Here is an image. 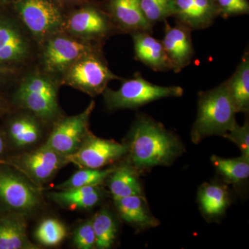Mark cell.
Wrapping results in <instances>:
<instances>
[{"instance_id": "obj_21", "label": "cell", "mask_w": 249, "mask_h": 249, "mask_svg": "<svg viewBox=\"0 0 249 249\" xmlns=\"http://www.w3.org/2000/svg\"><path fill=\"white\" fill-rule=\"evenodd\" d=\"M97 186H85L60 190L51 195L55 202L71 210L91 209L101 200L102 193Z\"/></svg>"}, {"instance_id": "obj_34", "label": "cell", "mask_w": 249, "mask_h": 249, "mask_svg": "<svg viewBox=\"0 0 249 249\" xmlns=\"http://www.w3.org/2000/svg\"><path fill=\"white\" fill-rule=\"evenodd\" d=\"M4 150V142L3 137H1V134H0V155L3 153Z\"/></svg>"}, {"instance_id": "obj_23", "label": "cell", "mask_w": 249, "mask_h": 249, "mask_svg": "<svg viewBox=\"0 0 249 249\" xmlns=\"http://www.w3.org/2000/svg\"><path fill=\"white\" fill-rule=\"evenodd\" d=\"M201 211L207 217L217 218L225 212L229 205V195L225 187L205 183L199 191Z\"/></svg>"}, {"instance_id": "obj_19", "label": "cell", "mask_w": 249, "mask_h": 249, "mask_svg": "<svg viewBox=\"0 0 249 249\" xmlns=\"http://www.w3.org/2000/svg\"><path fill=\"white\" fill-rule=\"evenodd\" d=\"M27 237V222L22 214L8 213L0 217V249H34Z\"/></svg>"}, {"instance_id": "obj_14", "label": "cell", "mask_w": 249, "mask_h": 249, "mask_svg": "<svg viewBox=\"0 0 249 249\" xmlns=\"http://www.w3.org/2000/svg\"><path fill=\"white\" fill-rule=\"evenodd\" d=\"M67 25L72 34L91 39L102 38L111 29L109 16L91 5L73 13Z\"/></svg>"}, {"instance_id": "obj_33", "label": "cell", "mask_w": 249, "mask_h": 249, "mask_svg": "<svg viewBox=\"0 0 249 249\" xmlns=\"http://www.w3.org/2000/svg\"><path fill=\"white\" fill-rule=\"evenodd\" d=\"M9 72V69L5 67H0V81L2 79L5 75L7 74Z\"/></svg>"}, {"instance_id": "obj_25", "label": "cell", "mask_w": 249, "mask_h": 249, "mask_svg": "<svg viewBox=\"0 0 249 249\" xmlns=\"http://www.w3.org/2000/svg\"><path fill=\"white\" fill-rule=\"evenodd\" d=\"M91 224L96 236V248H110L117 232L115 221L110 213L106 209L101 210L91 219Z\"/></svg>"}, {"instance_id": "obj_1", "label": "cell", "mask_w": 249, "mask_h": 249, "mask_svg": "<svg viewBox=\"0 0 249 249\" xmlns=\"http://www.w3.org/2000/svg\"><path fill=\"white\" fill-rule=\"evenodd\" d=\"M129 140V165L139 173L159 165L168 166L186 151L178 137L145 114L136 119Z\"/></svg>"}, {"instance_id": "obj_29", "label": "cell", "mask_w": 249, "mask_h": 249, "mask_svg": "<svg viewBox=\"0 0 249 249\" xmlns=\"http://www.w3.org/2000/svg\"><path fill=\"white\" fill-rule=\"evenodd\" d=\"M140 6L142 14L152 24L175 14L174 0H140Z\"/></svg>"}, {"instance_id": "obj_6", "label": "cell", "mask_w": 249, "mask_h": 249, "mask_svg": "<svg viewBox=\"0 0 249 249\" xmlns=\"http://www.w3.org/2000/svg\"><path fill=\"white\" fill-rule=\"evenodd\" d=\"M16 98L23 107L43 119H51L58 111L55 85L45 77H29L21 84Z\"/></svg>"}, {"instance_id": "obj_30", "label": "cell", "mask_w": 249, "mask_h": 249, "mask_svg": "<svg viewBox=\"0 0 249 249\" xmlns=\"http://www.w3.org/2000/svg\"><path fill=\"white\" fill-rule=\"evenodd\" d=\"M223 137L231 141L237 145L242 152V157L249 160V124L245 121L243 125L236 123L233 127Z\"/></svg>"}, {"instance_id": "obj_35", "label": "cell", "mask_w": 249, "mask_h": 249, "mask_svg": "<svg viewBox=\"0 0 249 249\" xmlns=\"http://www.w3.org/2000/svg\"><path fill=\"white\" fill-rule=\"evenodd\" d=\"M5 109H6V106H5L4 101L0 98V114L3 112V111L5 110Z\"/></svg>"}, {"instance_id": "obj_2", "label": "cell", "mask_w": 249, "mask_h": 249, "mask_svg": "<svg viewBox=\"0 0 249 249\" xmlns=\"http://www.w3.org/2000/svg\"><path fill=\"white\" fill-rule=\"evenodd\" d=\"M236 114L225 82L214 89L200 91L197 114L191 129L192 142L197 144L211 136L223 137L237 123Z\"/></svg>"}, {"instance_id": "obj_15", "label": "cell", "mask_w": 249, "mask_h": 249, "mask_svg": "<svg viewBox=\"0 0 249 249\" xmlns=\"http://www.w3.org/2000/svg\"><path fill=\"white\" fill-rule=\"evenodd\" d=\"M107 11L109 18L121 30L131 34L152 33L153 24L142 14L140 0H109Z\"/></svg>"}, {"instance_id": "obj_13", "label": "cell", "mask_w": 249, "mask_h": 249, "mask_svg": "<svg viewBox=\"0 0 249 249\" xmlns=\"http://www.w3.org/2000/svg\"><path fill=\"white\" fill-rule=\"evenodd\" d=\"M178 23L191 31L209 27L219 16L214 0H174Z\"/></svg>"}, {"instance_id": "obj_11", "label": "cell", "mask_w": 249, "mask_h": 249, "mask_svg": "<svg viewBox=\"0 0 249 249\" xmlns=\"http://www.w3.org/2000/svg\"><path fill=\"white\" fill-rule=\"evenodd\" d=\"M165 21L164 37L161 41L172 70L178 73L191 63L194 56L191 30L178 23L172 27Z\"/></svg>"}, {"instance_id": "obj_4", "label": "cell", "mask_w": 249, "mask_h": 249, "mask_svg": "<svg viewBox=\"0 0 249 249\" xmlns=\"http://www.w3.org/2000/svg\"><path fill=\"white\" fill-rule=\"evenodd\" d=\"M66 71L67 84L91 96L104 92L111 80L119 78L110 71L96 49L75 62Z\"/></svg>"}, {"instance_id": "obj_22", "label": "cell", "mask_w": 249, "mask_h": 249, "mask_svg": "<svg viewBox=\"0 0 249 249\" xmlns=\"http://www.w3.org/2000/svg\"><path fill=\"white\" fill-rule=\"evenodd\" d=\"M138 172L129 164L115 168L107 179L113 199L143 196Z\"/></svg>"}, {"instance_id": "obj_12", "label": "cell", "mask_w": 249, "mask_h": 249, "mask_svg": "<svg viewBox=\"0 0 249 249\" xmlns=\"http://www.w3.org/2000/svg\"><path fill=\"white\" fill-rule=\"evenodd\" d=\"M63 163V156L44 145L19 157L15 164L36 182H45L56 173Z\"/></svg>"}, {"instance_id": "obj_32", "label": "cell", "mask_w": 249, "mask_h": 249, "mask_svg": "<svg viewBox=\"0 0 249 249\" xmlns=\"http://www.w3.org/2000/svg\"><path fill=\"white\" fill-rule=\"evenodd\" d=\"M73 241L75 246L79 249H91L96 247V236L91 219L77 228Z\"/></svg>"}, {"instance_id": "obj_28", "label": "cell", "mask_w": 249, "mask_h": 249, "mask_svg": "<svg viewBox=\"0 0 249 249\" xmlns=\"http://www.w3.org/2000/svg\"><path fill=\"white\" fill-rule=\"evenodd\" d=\"M67 231L64 224L58 219H45L36 229V239L40 244L48 247L59 245L66 237Z\"/></svg>"}, {"instance_id": "obj_18", "label": "cell", "mask_w": 249, "mask_h": 249, "mask_svg": "<svg viewBox=\"0 0 249 249\" xmlns=\"http://www.w3.org/2000/svg\"><path fill=\"white\" fill-rule=\"evenodd\" d=\"M119 215L124 222L140 229L160 225V222L149 209L143 196H132L114 199Z\"/></svg>"}, {"instance_id": "obj_16", "label": "cell", "mask_w": 249, "mask_h": 249, "mask_svg": "<svg viewBox=\"0 0 249 249\" xmlns=\"http://www.w3.org/2000/svg\"><path fill=\"white\" fill-rule=\"evenodd\" d=\"M150 34L145 31L132 34L136 58L155 71L172 70L163 43Z\"/></svg>"}, {"instance_id": "obj_27", "label": "cell", "mask_w": 249, "mask_h": 249, "mask_svg": "<svg viewBox=\"0 0 249 249\" xmlns=\"http://www.w3.org/2000/svg\"><path fill=\"white\" fill-rule=\"evenodd\" d=\"M10 138L18 147H24L37 142L40 132L37 124L29 118H18L9 125Z\"/></svg>"}, {"instance_id": "obj_37", "label": "cell", "mask_w": 249, "mask_h": 249, "mask_svg": "<svg viewBox=\"0 0 249 249\" xmlns=\"http://www.w3.org/2000/svg\"><path fill=\"white\" fill-rule=\"evenodd\" d=\"M65 1H67V0H65Z\"/></svg>"}, {"instance_id": "obj_9", "label": "cell", "mask_w": 249, "mask_h": 249, "mask_svg": "<svg viewBox=\"0 0 249 249\" xmlns=\"http://www.w3.org/2000/svg\"><path fill=\"white\" fill-rule=\"evenodd\" d=\"M0 203L8 209L25 212L40 204V194L22 177L0 167Z\"/></svg>"}, {"instance_id": "obj_8", "label": "cell", "mask_w": 249, "mask_h": 249, "mask_svg": "<svg viewBox=\"0 0 249 249\" xmlns=\"http://www.w3.org/2000/svg\"><path fill=\"white\" fill-rule=\"evenodd\" d=\"M94 106L92 101L83 112L60 121L45 145L64 157L76 152L89 132V118Z\"/></svg>"}, {"instance_id": "obj_10", "label": "cell", "mask_w": 249, "mask_h": 249, "mask_svg": "<svg viewBox=\"0 0 249 249\" xmlns=\"http://www.w3.org/2000/svg\"><path fill=\"white\" fill-rule=\"evenodd\" d=\"M94 49L92 46L65 37H55L47 42L44 62L50 71H66L73 64Z\"/></svg>"}, {"instance_id": "obj_17", "label": "cell", "mask_w": 249, "mask_h": 249, "mask_svg": "<svg viewBox=\"0 0 249 249\" xmlns=\"http://www.w3.org/2000/svg\"><path fill=\"white\" fill-rule=\"evenodd\" d=\"M28 45L20 31L14 24L0 18V67H5L25 58Z\"/></svg>"}, {"instance_id": "obj_36", "label": "cell", "mask_w": 249, "mask_h": 249, "mask_svg": "<svg viewBox=\"0 0 249 249\" xmlns=\"http://www.w3.org/2000/svg\"><path fill=\"white\" fill-rule=\"evenodd\" d=\"M10 1H11V0H0V6L7 4Z\"/></svg>"}, {"instance_id": "obj_31", "label": "cell", "mask_w": 249, "mask_h": 249, "mask_svg": "<svg viewBox=\"0 0 249 249\" xmlns=\"http://www.w3.org/2000/svg\"><path fill=\"white\" fill-rule=\"evenodd\" d=\"M219 16L223 18L234 17L249 14L248 0H214Z\"/></svg>"}, {"instance_id": "obj_3", "label": "cell", "mask_w": 249, "mask_h": 249, "mask_svg": "<svg viewBox=\"0 0 249 249\" xmlns=\"http://www.w3.org/2000/svg\"><path fill=\"white\" fill-rule=\"evenodd\" d=\"M183 94L181 87L155 85L141 74L124 80L119 89H106L103 92L105 102L110 109H135L157 100L181 97Z\"/></svg>"}, {"instance_id": "obj_24", "label": "cell", "mask_w": 249, "mask_h": 249, "mask_svg": "<svg viewBox=\"0 0 249 249\" xmlns=\"http://www.w3.org/2000/svg\"><path fill=\"white\" fill-rule=\"evenodd\" d=\"M213 165L226 181L238 183L247 179L249 177V160L240 157L224 159L213 155L211 157Z\"/></svg>"}, {"instance_id": "obj_26", "label": "cell", "mask_w": 249, "mask_h": 249, "mask_svg": "<svg viewBox=\"0 0 249 249\" xmlns=\"http://www.w3.org/2000/svg\"><path fill=\"white\" fill-rule=\"evenodd\" d=\"M114 169L115 168L106 170L81 168L65 182L57 186L56 188L64 190L79 187L101 186L107 179Z\"/></svg>"}, {"instance_id": "obj_20", "label": "cell", "mask_w": 249, "mask_h": 249, "mask_svg": "<svg viewBox=\"0 0 249 249\" xmlns=\"http://www.w3.org/2000/svg\"><path fill=\"white\" fill-rule=\"evenodd\" d=\"M237 113L249 110V53L247 51L235 71L225 81Z\"/></svg>"}, {"instance_id": "obj_7", "label": "cell", "mask_w": 249, "mask_h": 249, "mask_svg": "<svg viewBox=\"0 0 249 249\" xmlns=\"http://www.w3.org/2000/svg\"><path fill=\"white\" fill-rule=\"evenodd\" d=\"M16 9L29 30L45 37L61 27V11L53 0H18Z\"/></svg>"}, {"instance_id": "obj_5", "label": "cell", "mask_w": 249, "mask_h": 249, "mask_svg": "<svg viewBox=\"0 0 249 249\" xmlns=\"http://www.w3.org/2000/svg\"><path fill=\"white\" fill-rule=\"evenodd\" d=\"M127 143L99 138L89 132L79 148L65 159L67 163H73L80 168L101 169L127 155Z\"/></svg>"}]
</instances>
